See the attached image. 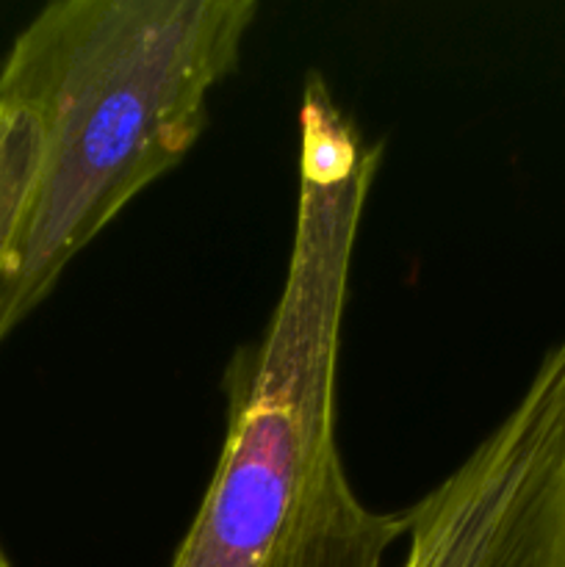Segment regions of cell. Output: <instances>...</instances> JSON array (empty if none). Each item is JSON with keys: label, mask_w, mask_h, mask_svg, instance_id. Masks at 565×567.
Here are the masks:
<instances>
[{"label": "cell", "mask_w": 565, "mask_h": 567, "mask_svg": "<svg viewBox=\"0 0 565 567\" xmlns=\"http://www.w3.org/2000/svg\"><path fill=\"white\" fill-rule=\"evenodd\" d=\"M255 0H55L0 70V347L175 169L238 66Z\"/></svg>", "instance_id": "obj_1"}, {"label": "cell", "mask_w": 565, "mask_h": 567, "mask_svg": "<svg viewBox=\"0 0 565 567\" xmlns=\"http://www.w3.org/2000/svg\"><path fill=\"white\" fill-rule=\"evenodd\" d=\"M297 210L282 291L230 358L225 443L170 567H382L408 518L374 513L338 449V360L382 144L321 75L297 116Z\"/></svg>", "instance_id": "obj_2"}, {"label": "cell", "mask_w": 565, "mask_h": 567, "mask_svg": "<svg viewBox=\"0 0 565 567\" xmlns=\"http://www.w3.org/2000/svg\"><path fill=\"white\" fill-rule=\"evenodd\" d=\"M404 518L399 567H565V341Z\"/></svg>", "instance_id": "obj_3"}, {"label": "cell", "mask_w": 565, "mask_h": 567, "mask_svg": "<svg viewBox=\"0 0 565 567\" xmlns=\"http://www.w3.org/2000/svg\"><path fill=\"white\" fill-rule=\"evenodd\" d=\"M0 567H11L9 557H6V551H3V546H0Z\"/></svg>", "instance_id": "obj_4"}]
</instances>
